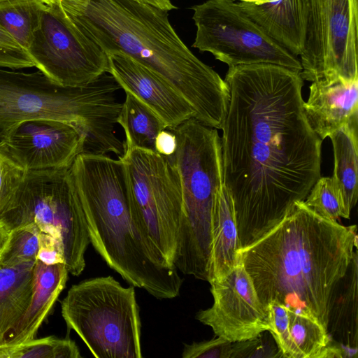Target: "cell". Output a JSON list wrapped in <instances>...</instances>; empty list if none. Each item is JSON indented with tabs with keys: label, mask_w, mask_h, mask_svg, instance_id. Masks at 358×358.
I'll return each mask as SVG.
<instances>
[{
	"label": "cell",
	"mask_w": 358,
	"mask_h": 358,
	"mask_svg": "<svg viewBox=\"0 0 358 358\" xmlns=\"http://www.w3.org/2000/svg\"><path fill=\"white\" fill-rule=\"evenodd\" d=\"M224 81L230 97L221 129L223 178L243 248L305 200L321 176L322 140L303 112L301 72L238 65Z\"/></svg>",
	"instance_id": "obj_1"
},
{
	"label": "cell",
	"mask_w": 358,
	"mask_h": 358,
	"mask_svg": "<svg viewBox=\"0 0 358 358\" xmlns=\"http://www.w3.org/2000/svg\"><path fill=\"white\" fill-rule=\"evenodd\" d=\"M357 252L356 225L324 217L299 201L237 255L264 308L277 300L313 315L328 330L336 287Z\"/></svg>",
	"instance_id": "obj_2"
},
{
	"label": "cell",
	"mask_w": 358,
	"mask_h": 358,
	"mask_svg": "<svg viewBox=\"0 0 358 358\" xmlns=\"http://www.w3.org/2000/svg\"><path fill=\"white\" fill-rule=\"evenodd\" d=\"M72 22L106 53L120 51L169 83L193 108L196 120L221 129L228 86L186 46L168 10L140 0H58Z\"/></svg>",
	"instance_id": "obj_3"
},
{
	"label": "cell",
	"mask_w": 358,
	"mask_h": 358,
	"mask_svg": "<svg viewBox=\"0 0 358 358\" xmlns=\"http://www.w3.org/2000/svg\"><path fill=\"white\" fill-rule=\"evenodd\" d=\"M90 238L108 266L129 284L157 299L180 294L182 278L158 255L135 220L122 160L80 154L69 169Z\"/></svg>",
	"instance_id": "obj_4"
},
{
	"label": "cell",
	"mask_w": 358,
	"mask_h": 358,
	"mask_svg": "<svg viewBox=\"0 0 358 358\" xmlns=\"http://www.w3.org/2000/svg\"><path fill=\"white\" fill-rule=\"evenodd\" d=\"M0 67V139L14 127L29 120L49 118L71 124L85 136L84 154L118 157L124 143L115 135L122 103L120 85L103 73L78 87L58 85L39 70L26 73Z\"/></svg>",
	"instance_id": "obj_5"
},
{
	"label": "cell",
	"mask_w": 358,
	"mask_h": 358,
	"mask_svg": "<svg viewBox=\"0 0 358 358\" xmlns=\"http://www.w3.org/2000/svg\"><path fill=\"white\" fill-rule=\"evenodd\" d=\"M172 131L171 158L179 176L182 217L174 266L183 274L208 280L213 208L224 185L221 137L216 129L191 118Z\"/></svg>",
	"instance_id": "obj_6"
},
{
	"label": "cell",
	"mask_w": 358,
	"mask_h": 358,
	"mask_svg": "<svg viewBox=\"0 0 358 358\" xmlns=\"http://www.w3.org/2000/svg\"><path fill=\"white\" fill-rule=\"evenodd\" d=\"M69 169L24 171L0 210V222L8 231L36 224L60 243L69 273L78 276L85 267L90 242Z\"/></svg>",
	"instance_id": "obj_7"
},
{
	"label": "cell",
	"mask_w": 358,
	"mask_h": 358,
	"mask_svg": "<svg viewBox=\"0 0 358 358\" xmlns=\"http://www.w3.org/2000/svg\"><path fill=\"white\" fill-rule=\"evenodd\" d=\"M61 313L96 358H141V323L134 286L112 276L73 285L61 303Z\"/></svg>",
	"instance_id": "obj_8"
},
{
	"label": "cell",
	"mask_w": 358,
	"mask_h": 358,
	"mask_svg": "<svg viewBox=\"0 0 358 358\" xmlns=\"http://www.w3.org/2000/svg\"><path fill=\"white\" fill-rule=\"evenodd\" d=\"M127 172L133 214L149 244L174 266L182 217L179 176L170 157L125 148L119 157Z\"/></svg>",
	"instance_id": "obj_9"
},
{
	"label": "cell",
	"mask_w": 358,
	"mask_h": 358,
	"mask_svg": "<svg viewBox=\"0 0 358 358\" xmlns=\"http://www.w3.org/2000/svg\"><path fill=\"white\" fill-rule=\"evenodd\" d=\"M303 80L327 85L358 80V0H302Z\"/></svg>",
	"instance_id": "obj_10"
},
{
	"label": "cell",
	"mask_w": 358,
	"mask_h": 358,
	"mask_svg": "<svg viewBox=\"0 0 358 358\" xmlns=\"http://www.w3.org/2000/svg\"><path fill=\"white\" fill-rule=\"evenodd\" d=\"M196 27L192 46L229 67L271 64L301 72L297 57L254 22L238 3L207 0L190 8Z\"/></svg>",
	"instance_id": "obj_11"
},
{
	"label": "cell",
	"mask_w": 358,
	"mask_h": 358,
	"mask_svg": "<svg viewBox=\"0 0 358 358\" xmlns=\"http://www.w3.org/2000/svg\"><path fill=\"white\" fill-rule=\"evenodd\" d=\"M27 52L54 83L83 86L108 73L104 50L68 17L58 0L45 4Z\"/></svg>",
	"instance_id": "obj_12"
},
{
	"label": "cell",
	"mask_w": 358,
	"mask_h": 358,
	"mask_svg": "<svg viewBox=\"0 0 358 358\" xmlns=\"http://www.w3.org/2000/svg\"><path fill=\"white\" fill-rule=\"evenodd\" d=\"M85 136L63 121H23L0 139V154L24 171L69 169L83 152Z\"/></svg>",
	"instance_id": "obj_13"
},
{
	"label": "cell",
	"mask_w": 358,
	"mask_h": 358,
	"mask_svg": "<svg viewBox=\"0 0 358 358\" xmlns=\"http://www.w3.org/2000/svg\"><path fill=\"white\" fill-rule=\"evenodd\" d=\"M210 284L213 303L199 310L196 319L210 327L215 336L234 343L269 331L266 311L239 256L223 280Z\"/></svg>",
	"instance_id": "obj_14"
},
{
	"label": "cell",
	"mask_w": 358,
	"mask_h": 358,
	"mask_svg": "<svg viewBox=\"0 0 358 358\" xmlns=\"http://www.w3.org/2000/svg\"><path fill=\"white\" fill-rule=\"evenodd\" d=\"M108 73L124 90L151 109L173 130L196 118L189 103L155 73L120 51L106 53Z\"/></svg>",
	"instance_id": "obj_15"
},
{
	"label": "cell",
	"mask_w": 358,
	"mask_h": 358,
	"mask_svg": "<svg viewBox=\"0 0 358 358\" xmlns=\"http://www.w3.org/2000/svg\"><path fill=\"white\" fill-rule=\"evenodd\" d=\"M280 357L332 358L336 351L328 330L312 314L288 308L275 318L270 331Z\"/></svg>",
	"instance_id": "obj_16"
},
{
	"label": "cell",
	"mask_w": 358,
	"mask_h": 358,
	"mask_svg": "<svg viewBox=\"0 0 358 358\" xmlns=\"http://www.w3.org/2000/svg\"><path fill=\"white\" fill-rule=\"evenodd\" d=\"M303 108L311 128L322 140L326 138L343 125L358 120V80L327 85L312 83Z\"/></svg>",
	"instance_id": "obj_17"
},
{
	"label": "cell",
	"mask_w": 358,
	"mask_h": 358,
	"mask_svg": "<svg viewBox=\"0 0 358 358\" xmlns=\"http://www.w3.org/2000/svg\"><path fill=\"white\" fill-rule=\"evenodd\" d=\"M68 274L64 263L47 265L36 259L30 303L16 326L6 336V344L18 345L35 338L40 326L64 289Z\"/></svg>",
	"instance_id": "obj_18"
},
{
	"label": "cell",
	"mask_w": 358,
	"mask_h": 358,
	"mask_svg": "<svg viewBox=\"0 0 358 358\" xmlns=\"http://www.w3.org/2000/svg\"><path fill=\"white\" fill-rule=\"evenodd\" d=\"M243 11L270 36L295 56H299L305 41L302 0H258L238 2Z\"/></svg>",
	"instance_id": "obj_19"
},
{
	"label": "cell",
	"mask_w": 358,
	"mask_h": 358,
	"mask_svg": "<svg viewBox=\"0 0 358 358\" xmlns=\"http://www.w3.org/2000/svg\"><path fill=\"white\" fill-rule=\"evenodd\" d=\"M240 248L233 199L224 184L216 194L212 212L209 283L223 280L231 272L237 262Z\"/></svg>",
	"instance_id": "obj_20"
},
{
	"label": "cell",
	"mask_w": 358,
	"mask_h": 358,
	"mask_svg": "<svg viewBox=\"0 0 358 358\" xmlns=\"http://www.w3.org/2000/svg\"><path fill=\"white\" fill-rule=\"evenodd\" d=\"M35 263L0 266V331L5 336L16 326L30 303Z\"/></svg>",
	"instance_id": "obj_21"
},
{
	"label": "cell",
	"mask_w": 358,
	"mask_h": 358,
	"mask_svg": "<svg viewBox=\"0 0 358 358\" xmlns=\"http://www.w3.org/2000/svg\"><path fill=\"white\" fill-rule=\"evenodd\" d=\"M331 141L334 167L331 176L343 193L348 213L358 196V120L343 125L328 136Z\"/></svg>",
	"instance_id": "obj_22"
},
{
	"label": "cell",
	"mask_w": 358,
	"mask_h": 358,
	"mask_svg": "<svg viewBox=\"0 0 358 358\" xmlns=\"http://www.w3.org/2000/svg\"><path fill=\"white\" fill-rule=\"evenodd\" d=\"M117 122L125 134L124 149L138 148L155 152L157 134L167 129L157 114L129 93H126Z\"/></svg>",
	"instance_id": "obj_23"
},
{
	"label": "cell",
	"mask_w": 358,
	"mask_h": 358,
	"mask_svg": "<svg viewBox=\"0 0 358 358\" xmlns=\"http://www.w3.org/2000/svg\"><path fill=\"white\" fill-rule=\"evenodd\" d=\"M45 6L41 0L0 2V26L27 51L40 24Z\"/></svg>",
	"instance_id": "obj_24"
},
{
	"label": "cell",
	"mask_w": 358,
	"mask_h": 358,
	"mask_svg": "<svg viewBox=\"0 0 358 358\" xmlns=\"http://www.w3.org/2000/svg\"><path fill=\"white\" fill-rule=\"evenodd\" d=\"M76 343L69 336L32 339L18 345L5 344L4 358H81Z\"/></svg>",
	"instance_id": "obj_25"
},
{
	"label": "cell",
	"mask_w": 358,
	"mask_h": 358,
	"mask_svg": "<svg viewBox=\"0 0 358 358\" xmlns=\"http://www.w3.org/2000/svg\"><path fill=\"white\" fill-rule=\"evenodd\" d=\"M41 230L34 223L17 227L8 232L0 252V266H13L36 262Z\"/></svg>",
	"instance_id": "obj_26"
},
{
	"label": "cell",
	"mask_w": 358,
	"mask_h": 358,
	"mask_svg": "<svg viewBox=\"0 0 358 358\" xmlns=\"http://www.w3.org/2000/svg\"><path fill=\"white\" fill-rule=\"evenodd\" d=\"M305 204L320 215L337 220L349 218L343 193L332 177H320L303 201Z\"/></svg>",
	"instance_id": "obj_27"
},
{
	"label": "cell",
	"mask_w": 358,
	"mask_h": 358,
	"mask_svg": "<svg viewBox=\"0 0 358 358\" xmlns=\"http://www.w3.org/2000/svg\"><path fill=\"white\" fill-rule=\"evenodd\" d=\"M232 343L217 336L208 341L185 344L183 358H230Z\"/></svg>",
	"instance_id": "obj_28"
},
{
	"label": "cell",
	"mask_w": 358,
	"mask_h": 358,
	"mask_svg": "<svg viewBox=\"0 0 358 358\" xmlns=\"http://www.w3.org/2000/svg\"><path fill=\"white\" fill-rule=\"evenodd\" d=\"M24 171L0 154V210L20 182Z\"/></svg>",
	"instance_id": "obj_29"
},
{
	"label": "cell",
	"mask_w": 358,
	"mask_h": 358,
	"mask_svg": "<svg viewBox=\"0 0 358 358\" xmlns=\"http://www.w3.org/2000/svg\"><path fill=\"white\" fill-rule=\"evenodd\" d=\"M262 333L248 340L232 343L230 358L277 357L278 354L274 352V350H268L266 343L263 341Z\"/></svg>",
	"instance_id": "obj_30"
},
{
	"label": "cell",
	"mask_w": 358,
	"mask_h": 358,
	"mask_svg": "<svg viewBox=\"0 0 358 358\" xmlns=\"http://www.w3.org/2000/svg\"><path fill=\"white\" fill-rule=\"evenodd\" d=\"M37 259L47 265L64 263L60 243L49 234L40 233Z\"/></svg>",
	"instance_id": "obj_31"
},
{
	"label": "cell",
	"mask_w": 358,
	"mask_h": 358,
	"mask_svg": "<svg viewBox=\"0 0 358 358\" xmlns=\"http://www.w3.org/2000/svg\"><path fill=\"white\" fill-rule=\"evenodd\" d=\"M176 146V137L172 131L166 129L157 134L155 147V152L158 154L165 157H170L174 154Z\"/></svg>",
	"instance_id": "obj_32"
},
{
	"label": "cell",
	"mask_w": 358,
	"mask_h": 358,
	"mask_svg": "<svg viewBox=\"0 0 358 358\" xmlns=\"http://www.w3.org/2000/svg\"><path fill=\"white\" fill-rule=\"evenodd\" d=\"M0 47L13 52L24 53L28 52L21 47L15 40L0 26Z\"/></svg>",
	"instance_id": "obj_33"
},
{
	"label": "cell",
	"mask_w": 358,
	"mask_h": 358,
	"mask_svg": "<svg viewBox=\"0 0 358 358\" xmlns=\"http://www.w3.org/2000/svg\"><path fill=\"white\" fill-rule=\"evenodd\" d=\"M162 8L166 10H171L176 8V7L171 3V0H140Z\"/></svg>",
	"instance_id": "obj_34"
},
{
	"label": "cell",
	"mask_w": 358,
	"mask_h": 358,
	"mask_svg": "<svg viewBox=\"0 0 358 358\" xmlns=\"http://www.w3.org/2000/svg\"><path fill=\"white\" fill-rule=\"evenodd\" d=\"M8 230L6 227L0 222V252L3 250L8 237Z\"/></svg>",
	"instance_id": "obj_35"
},
{
	"label": "cell",
	"mask_w": 358,
	"mask_h": 358,
	"mask_svg": "<svg viewBox=\"0 0 358 358\" xmlns=\"http://www.w3.org/2000/svg\"><path fill=\"white\" fill-rule=\"evenodd\" d=\"M6 343V336L0 331V345Z\"/></svg>",
	"instance_id": "obj_36"
},
{
	"label": "cell",
	"mask_w": 358,
	"mask_h": 358,
	"mask_svg": "<svg viewBox=\"0 0 358 358\" xmlns=\"http://www.w3.org/2000/svg\"><path fill=\"white\" fill-rule=\"evenodd\" d=\"M258 0H240V1L241 2H248V3H252V2H255Z\"/></svg>",
	"instance_id": "obj_37"
},
{
	"label": "cell",
	"mask_w": 358,
	"mask_h": 358,
	"mask_svg": "<svg viewBox=\"0 0 358 358\" xmlns=\"http://www.w3.org/2000/svg\"><path fill=\"white\" fill-rule=\"evenodd\" d=\"M46 4L51 3L54 0H44Z\"/></svg>",
	"instance_id": "obj_38"
},
{
	"label": "cell",
	"mask_w": 358,
	"mask_h": 358,
	"mask_svg": "<svg viewBox=\"0 0 358 358\" xmlns=\"http://www.w3.org/2000/svg\"><path fill=\"white\" fill-rule=\"evenodd\" d=\"M9 1V0H0V2H3V1ZM41 1H42L43 2H44L45 3L44 0H41Z\"/></svg>",
	"instance_id": "obj_39"
}]
</instances>
